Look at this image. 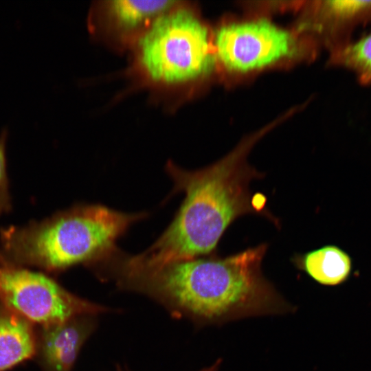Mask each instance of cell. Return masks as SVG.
<instances>
[{
  "label": "cell",
  "mask_w": 371,
  "mask_h": 371,
  "mask_svg": "<svg viewBox=\"0 0 371 371\" xmlns=\"http://www.w3.org/2000/svg\"><path fill=\"white\" fill-rule=\"evenodd\" d=\"M291 262L317 282L335 286L345 281L351 271V260L347 253L335 245L296 254Z\"/></svg>",
  "instance_id": "cell-10"
},
{
  "label": "cell",
  "mask_w": 371,
  "mask_h": 371,
  "mask_svg": "<svg viewBox=\"0 0 371 371\" xmlns=\"http://www.w3.org/2000/svg\"><path fill=\"white\" fill-rule=\"evenodd\" d=\"M331 62L351 71L362 85H371V32L335 48Z\"/></svg>",
  "instance_id": "cell-12"
},
{
  "label": "cell",
  "mask_w": 371,
  "mask_h": 371,
  "mask_svg": "<svg viewBox=\"0 0 371 371\" xmlns=\"http://www.w3.org/2000/svg\"><path fill=\"white\" fill-rule=\"evenodd\" d=\"M267 243L226 257L214 254L127 274L117 282L145 294L175 317L197 325H221L250 317L292 313L287 302L265 277Z\"/></svg>",
  "instance_id": "cell-1"
},
{
  "label": "cell",
  "mask_w": 371,
  "mask_h": 371,
  "mask_svg": "<svg viewBox=\"0 0 371 371\" xmlns=\"http://www.w3.org/2000/svg\"><path fill=\"white\" fill-rule=\"evenodd\" d=\"M259 135L243 142L217 162L196 170H186L172 162L166 171L174 192L185 199L175 218L161 236L143 254L147 265L159 267L214 254L228 227L248 214L262 215L280 225L265 207L267 199L249 189L252 180L265 174L247 161Z\"/></svg>",
  "instance_id": "cell-2"
},
{
  "label": "cell",
  "mask_w": 371,
  "mask_h": 371,
  "mask_svg": "<svg viewBox=\"0 0 371 371\" xmlns=\"http://www.w3.org/2000/svg\"><path fill=\"white\" fill-rule=\"evenodd\" d=\"M37 326L0 304V371L34 359Z\"/></svg>",
  "instance_id": "cell-8"
},
{
  "label": "cell",
  "mask_w": 371,
  "mask_h": 371,
  "mask_svg": "<svg viewBox=\"0 0 371 371\" xmlns=\"http://www.w3.org/2000/svg\"><path fill=\"white\" fill-rule=\"evenodd\" d=\"M137 62L151 82L177 85L208 74L215 61L207 27L189 8L175 5L137 40Z\"/></svg>",
  "instance_id": "cell-4"
},
{
  "label": "cell",
  "mask_w": 371,
  "mask_h": 371,
  "mask_svg": "<svg viewBox=\"0 0 371 371\" xmlns=\"http://www.w3.org/2000/svg\"><path fill=\"white\" fill-rule=\"evenodd\" d=\"M0 304L36 326L111 311L69 292L49 276L0 263Z\"/></svg>",
  "instance_id": "cell-5"
},
{
  "label": "cell",
  "mask_w": 371,
  "mask_h": 371,
  "mask_svg": "<svg viewBox=\"0 0 371 371\" xmlns=\"http://www.w3.org/2000/svg\"><path fill=\"white\" fill-rule=\"evenodd\" d=\"M147 214H127L98 204L78 205L39 222L0 229V263L58 273L93 267L113 257L116 242Z\"/></svg>",
  "instance_id": "cell-3"
},
{
  "label": "cell",
  "mask_w": 371,
  "mask_h": 371,
  "mask_svg": "<svg viewBox=\"0 0 371 371\" xmlns=\"http://www.w3.org/2000/svg\"><path fill=\"white\" fill-rule=\"evenodd\" d=\"M96 326L94 315L37 326L34 359L42 371H71L82 346Z\"/></svg>",
  "instance_id": "cell-7"
},
{
  "label": "cell",
  "mask_w": 371,
  "mask_h": 371,
  "mask_svg": "<svg viewBox=\"0 0 371 371\" xmlns=\"http://www.w3.org/2000/svg\"><path fill=\"white\" fill-rule=\"evenodd\" d=\"M320 11L325 28L341 38V45L350 41L348 36L356 27L371 23V1H322Z\"/></svg>",
  "instance_id": "cell-11"
},
{
  "label": "cell",
  "mask_w": 371,
  "mask_h": 371,
  "mask_svg": "<svg viewBox=\"0 0 371 371\" xmlns=\"http://www.w3.org/2000/svg\"><path fill=\"white\" fill-rule=\"evenodd\" d=\"M214 45L223 66L240 72L292 57L297 49L290 32L265 19L225 25L217 31Z\"/></svg>",
  "instance_id": "cell-6"
},
{
  "label": "cell",
  "mask_w": 371,
  "mask_h": 371,
  "mask_svg": "<svg viewBox=\"0 0 371 371\" xmlns=\"http://www.w3.org/2000/svg\"><path fill=\"white\" fill-rule=\"evenodd\" d=\"M7 131L0 135V214L11 209V201L8 190V181L6 171L5 142Z\"/></svg>",
  "instance_id": "cell-13"
},
{
  "label": "cell",
  "mask_w": 371,
  "mask_h": 371,
  "mask_svg": "<svg viewBox=\"0 0 371 371\" xmlns=\"http://www.w3.org/2000/svg\"><path fill=\"white\" fill-rule=\"evenodd\" d=\"M221 363H222L221 359H218L212 366L207 368H203L199 371H218ZM115 371H128V370H126V368H123L122 367L120 366H117L115 369Z\"/></svg>",
  "instance_id": "cell-14"
},
{
  "label": "cell",
  "mask_w": 371,
  "mask_h": 371,
  "mask_svg": "<svg viewBox=\"0 0 371 371\" xmlns=\"http://www.w3.org/2000/svg\"><path fill=\"white\" fill-rule=\"evenodd\" d=\"M177 3L175 1L168 0L109 1L105 5L106 17L110 26L120 34L136 32L141 34L158 16Z\"/></svg>",
  "instance_id": "cell-9"
}]
</instances>
